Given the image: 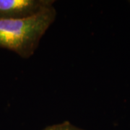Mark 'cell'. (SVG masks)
<instances>
[{"label": "cell", "instance_id": "cell-2", "mask_svg": "<svg viewBox=\"0 0 130 130\" xmlns=\"http://www.w3.org/2000/svg\"><path fill=\"white\" fill-rule=\"evenodd\" d=\"M54 0H0V20L23 19L53 6Z\"/></svg>", "mask_w": 130, "mask_h": 130}, {"label": "cell", "instance_id": "cell-1", "mask_svg": "<svg viewBox=\"0 0 130 130\" xmlns=\"http://www.w3.org/2000/svg\"><path fill=\"white\" fill-rule=\"evenodd\" d=\"M56 16V9L52 6L32 17L0 20V47L14 51L24 59L30 57Z\"/></svg>", "mask_w": 130, "mask_h": 130}, {"label": "cell", "instance_id": "cell-4", "mask_svg": "<svg viewBox=\"0 0 130 130\" xmlns=\"http://www.w3.org/2000/svg\"></svg>", "mask_w": 130, "mask_h": 130}, {"label": "cell", "instance_id": "cell-3", "mask_svg": "<svg viewBox=\"0 0 130 130\" xmlns=\"http://www.w3.org/2000/svg\"><path fill=\"white\" fill-rule=\"evenodd\" d=\"M43 130H84L71 124L70 121H65L62 123L48 126Z\"/></svg>", "mask_w": 130, "mask_h": 130}]
</instances>
